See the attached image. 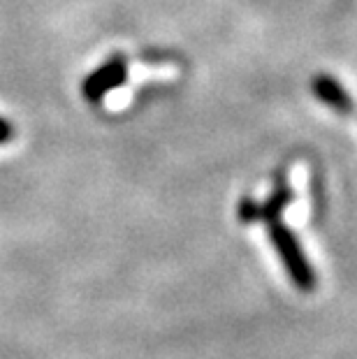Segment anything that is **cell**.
<instances>
[{"instance_id": "obj_1", "label": "cell", "mask_w": 357, "mask_h": 359, "mask_svg": "<svg viewBox=\"0 0 357 359\" xmlns=\"http://www.w3.org/2000/svg\"><path fill=\"white\" fill-rule=\"evenodd\" d=\"M269 236L271 243H274L278 257L283 259L288 273H290L292 283L304 292H311L316 287V273L311 269L307 255L299 246V241L295 239V234L288 230L285 225H281L278 220H271L269 223Z\"/></svg>"}, {"instance_id": "obj_2", "label": "cell", "mask_w": 357, "mask_h": 359, "mask_svg": "<svg viewBox=\"0 0 357 359\" xmlns=\"http://www.w3.org/2000/svg\"><path fill=\"white\" fill-rule=\"evenodd\" d=\"M128 77V63L126 58H109L107 63L97 67L95 72H90L86 79H83V97H86L88 102H97L102 100L105 95L109 93V90L119 88L121 83L126 81Z\"/></svg>"}, {"instance_id": "obj_3", "label": "cell", "mask_w": 357, "mask_h": 359, "mask_svg": "<svg viewBox=\"0 0 357 359\" xmlns=\"http://www.w3.org/2000/svg\"><path fill=\"white\" fill-rule=\"evenodd\" d=\"M292 200V193L288 186H278L276 193L269 197L264 204H255L250 200H244L239 204V220L241 223H255V220H276L281 216V211L285 209L288 204Z\"/></svg>"}, {"instance_id": "obj_4", "label": "cell", "mask_w": 357, "mask_h": 359, "mask_svg": "<svg viewBox=\"0 0 357 359\" xmlns=\"http://www.w3.org/2000/svg\"><path fill=\"white\" fill-rule=\"evenodd\" d=\"M314 93L321 97L325 104H330L332 109H337L341 114H348L351 111V97L344 88H341V83H337L332 77H318L314 81Z\"/></svg>"}, {"instance_id": "obj_5", "label": "cell", "mask_w": 357, "mask_h": 359, "mask_svg": "<svg viewBox=\"0 0 357 359\" xmlns=\"http://www.w3.org/2000/svg\"><path fill=\"white\" fill-rule=\"evenodd\" d=\"M12 135H14L12 123H10V121H7V118L0 116V144L10 142V140H12Z\"/></svg>"}]
</instances>
